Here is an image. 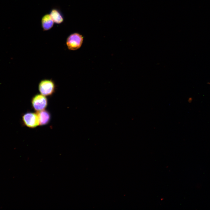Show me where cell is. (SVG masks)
<instances>
[{
    "instance_id": "6da1fadb",
    "label": "cell",
    "mask_w": 210,
    "mask_h": 210,
    "mask_svg": "<svg viewBox=\"0 0 210 210\" xmlns=\"http://www.w3.org/2000/svg\"><path fill=\"white\" fill-rule=\"evenodd\" d=\"M56 85L54 82L51 79H44L41 80L38 85V89L41 94L45 96L52 95L55 92Z\"/></svg>"
},
{
    "instance_id": "7a4b0ae2",
    "label": "cell",
    "mask_w": 210,
    "mask_h": 210,
    "mask_svg": "<svg viewBox=\"0 0 210 210\" xmlns=\"http://www.w3.org/2000/svg\"><path fill=\"white\" fill-rule=\"evenodd\" d=\"M83 38L80 34L74 33L70 35L67 38L66 44L68 48L74 50L79 48L83 42Z\"/></svg>"
},
{
    "instance_id": "3957f363",
    "label": "cell",
    "mask_w": 210,
    "mask_h": 210,
    "mask_svg": "<svg viewBox=\"0 0 210 210\" xmlns=\"http://www.w3.org/2000/svg\"><path fill=\"white\" fill-rule=\"evenodd\" d=\"M22 120L24 125L30 128H34L39 125L37 113L28 112L25 113L22 116Z\"/></svg>"
},
{
    "instance_id": "277c9868",
    "label": "cell",
    "mask_w": 210,
    "mask_h": 210,
    "mask_svg": "<svg viewBox=\"0 0 210 210\" xmlns=\"http://www.w3.org/2000/svg\"><path fill=\"white\" fill-rule=\"evenodd\" d=\"M31 104L34 109L38 112L46 108L48 105V99L42 94H37L32 98Z\"/></svg>"
},
{
    "instance_id": "5b68a950",
    "label": "cell",
    "mask_w": 210,
    "mask_h": 210,
    "mask_svg": "<svg viewBox=\"0 0 210 210\" xmlns=\"http://www.w3.org/2000/svg\"><path fill=\"white\" fill-rule=\"evenodd\" d=\"M37 113L38 117L39 125H45L49 123L51 119V115L49 111L44 109L38 111Z\"/></svg>"
},
{
    "instance_id": "8992f818",
    "label": "cell",
    "mask_w": 210,
    "mask_h": 210,
    "mask_svg": "<svg viewBox=\"0 0 210 210\" xmlns=\"http://www.w3.org/2000/svg\"><path fill=\"white\" fill-rule=\"evenodd\" d=\"M42 28L44 31H47L51 29L53 26L54 21L50 14L44 15L41 19Z\"/></svg>"
},
{
    "instance_id": "52a82bcc",
    "label": "cell",
    "mask_w": 210,
    "mask_h": 210,
    "mask_svg": "<svg viewBox=\"0 0 210 210\" xmlns=\"http://www.w3.org/2000/svg\"><path fill=\"white\" fill-rule=\"evenodd\" d=\"M49 14L55 23L60 24L63 22V15L59 10L56 8L53 9L50 11Z\"/></svg>"
}]
</instances>
